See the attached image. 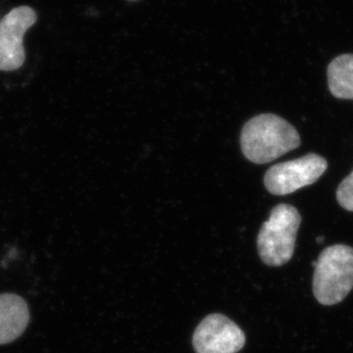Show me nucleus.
<instances>
[{
  "instance_id": "nucleus-1",
  "label": "nucleus",
  "mask_w": 353,
  "mask_h": 353,
  "mask_svg": "<svg viewBox=\"0 0 353 353\" xmlns=\"http://www.w3.org/2000/svg\"><path fill=\"white\" fill-rule=\"evenodd\" d=\"M241 150L254 163H268L300 147V134L283 118L264 114L252 118L241 130Z\"/></svg>"
},
{
  "instance_id": "nucleus-2",
  "label": "nucleus",
  "mask_w": 353,
  "mask_h": 353,
  "mask_svg": "<svg viewBox=\"0 0 353 353\" xmlns=\"http://www.w3.org/2000/svg\"><path fill=\"white\" fill-rule=\"evenodd\" d=\"M314 294L323 305L340 303L353 288V248L327 247L314 261Z\"/></svg>"
},
{
  "instance_id": "nucleus-3",
  "label": "nucleus",
  "mask_w": 353,
  "mask_h": 353,
  "mask_svg": "<svg viewBox=\"0 0 353 353\" xmlns=\"http://www.w3.org/2000/svg\"><path fill=\"white\" fill-rule=\"evenodd\" d=\"M300 224L301 215L295 207L286 203L274 207L257 236L261 260L271 267L286 264L293 256Z\"/></svg>"
},
{
  "instance_id": "nucleus-4",
  "label": "nucleus",
  "mask_w": 353,
  "mask_h": 353,
  "mask_svg": "<svg viewBox=\"0 0 353 353\" xmlns=\"http://www.w3.org/2000/svg\"><path fill=\"white\" fill-rule=\"evenodd\" d=\"M327 167L325 158L309 154L269 168L264 176V185L270 194L286 196L314 184L326 172Z\"/></svg>"
},
{
  "instance_id": "nucleus-5",
  "label": "nucleus",
  "mask_w": 353,
  "mask_h": 353,
  "mask_svg": "<svg viewBox=\"0 0 353 353\" xmlns=\"http://www.w3.org/2000/svg\"><path fill=\"white\" fill-rule=\"evenodd\" d=\"M37 22L31 7L13 8L0 22V71H15L23 65L26 50L23 38Z\"/></svg>"
},
{
  "instance_id": "nucleus-6",
  "label": "nucleus",
  "mask_w": 353,
  "mask_h": 353,
  "mask_svg": "<svg viewBox=\"0 0 353 353\" xmlns=\"http://www.w3.org/2000/svg\"><path fill=\"white\" fill-rule=\"evenodd\" d=\"M246 336L232 320L220 314L207 316L194 330L192 344L196 353H236Z\"/></svg>"
},
{
  "instance_id": "nucleus-7",
  "label": "nucleus",
  "mask_w": 353,
  "mask_h": 353,
  "mask_svg": "<svg viewBox=\"0 0 353 353\" xmlns=\"http://www.w3.org/2000/svg\"><path fill=\"white\" fill-rule=\"evenodd\" d=\"M29 319V307L22 297L17 294H0V345L19 339Z\"/></svg>"
},
{
  "instance_id": "nucleus-8",
  "label": "nucleus",
  "mask_w": 353,
  "mask_h": 353,
  "mask_svg": "<svg viewBox=\"0 0 353 353\" xmlns=\"http://www.w3.org/2000/svg\"><path fill=\"white\" fill-rule=\"evenodd\" d=\"M330 93L337 99L353 100V54L334 59L327 70Z\"/></svg>"
},
{
  "instance_id": "nucleus-9",
  "label": "nucleus",
  "mask_w": 353,
  "mask_h": 353,
  "mask_svg": "<svg viewBox=\"0 0 353 353\" xmlns=\"http://www.w3.org/2000/svg\"><path fill=\"white\" fill-rule=\"evenodd\" d=\"M337 201L344 210L353 212V172L342 181L336 192Z\"/></svg>"
},
{
  "instance_id": "nucleus-10",
  "label": "nucleus",
  "mask_w": 353,
  "mask_h": 353,
  "mask_svg": "<svg viewBox=\"0 0 353 353\" xmlns=\"http://www.w3.org/2000/svg\"><path fill=\"white\" fill-rule=\"evenodd\" d=\"M130 1H137V0H130Z\"/></svg>"
}]
</instances>
